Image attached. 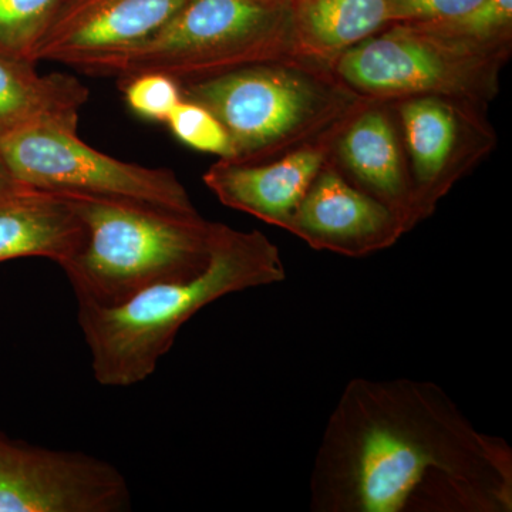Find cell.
I'll use <instances>...</instances> for the list:
<instances>
[{
  "label": "cell",
  "mask_w": 512,
  "mask_h": 512,
  "mask_svg": "<svg viewBox=\"0 0 512 512\" xmlns=\"http://www.w3.org/2000/svg\"><path fill=\"white\" fill-rule=\"evenodd\" d=\"M187 2L67 0L33 60L79 69L96 57L143 42L163 28Z\"/></svg>",
  "instance_id": "8fae6325"
},
{
  "label": "cell",
  "mask_w": 512,
  "mask_h": 512,
  "mask_svg": "<svg viewBox=\"0 0 512 512\" xmlns=\"http://www.w3.org/2000/svg\"><path fill=\"white\" fill-rule=\"evenodd\" d=\"M313 512H511L512 448L437 383L346 384L311 471Z\"/></svg>",
  "instance_id": "6da1fadb"
},
{
  "label": "cell",
  "mask_w": 512,
  "mask_h": 512,
  "mask_svg": "<svg viewBox=\"0 0 512 512\" xmlns=\"http://www.w3.org/2000/svg\"><path fill=\"white\" fill-rule=\"evenodd\" d=\"M119 83L127 106L144 119L165 123L183 100L180 83L165 74L143 73Z\"/></svg>",
  "instance_id": "ffe728a7"
},
{
  "label": "cell",
  "mask_w": 512,
  "mask_h": 512,
  "mask_svg": "<svg viewBox=\"0 0 512 512\" xmlns=\"http://www.w3.org/2000/svg\"><path fill=\"white\" fill-rule=\"evenodd\" d=\"M89 89L70 74H39L36 63L0 56V140L35 124L77 127Z\"/></svg>",
  "instance_id": "9a60e30c"
},
{
  "label": "cell",
  "mask_w": 512,
  "mask_h": 512,
  "mask_svg": "<svg viewBox=\"0 0 512 512\" xmlns=\"http://www.w3.org/2000/svg\"><path fill=\"white\" fill-rule=\"evenodd\" d=\"M285 231L316 251L363 258L393 247L409 228L399 212L349 181L330 157Z\"/></svg>",
  "instance_id": "30bf717a"
},
{
  "label": "cell",
  "mask_w": 512,
  "mask_h": 512,
  "mask_svg": "<svg viewBox=\"0 0 512 512\" xmlns=\"http://www.w3.org/2000/svg\"><path fill=\"white\" fill-rule=\"evenodd\" d=\"M483 0H389L392 23H437L460 18Z\"/></svg>",
  "instance_id": "44dd1931"
},
{
  "label": "cell",
  "mask_w": 512,
  "mask_h": 512,
  "mask_svg": "<svg viewBox=\"0 0 512 512\" xmlns=\"http://www.w3.org/2000/svg\"><path fill=\"white\" fill-rule=\"evenodd\" d=\"M511 45H487L430 23H392L333 63L349 87L375 101L447 97L478 107L497 96Z\"/></svg>",
  "instance_id": "8992f818"
},
{
  "label": "cell",
  "mask_w": 512,
  "mask_h": 512,
  "mask_svg": "<svg viewBox=\"0 0 512 512\" xmlns=\"http://www.w3.org/2000/svg\"><path fill=\"white\" fill-rule=\"evenodd\" d=\"M12 180L9 175L8 168H6L5 160H3L2 153H0V185L8 183Z\"/></svg>",
  "instance_id": "7402d4cb"
},
{
  "label": "cell",
  "mask_w": 512,
  "mask_h": 512,
  "mask_svg": "<svg viewBox=\"0 0 512 512\" xmlns=\"http://www.w3.org/2000/svg\"><path fill=\"white\" fill-rule=\"evenodd\" d=\"M299 56L291 0H188L143 42L77 70L119 82L161 73L184 84Z\"/></svg>",
  "instance_id": "5b68a950"
},
{
  "label": "cell",
  "mask_w": 512,
  "mask_h": 512,
  "mask_svg": "<svg viewBox=\"0 0 512 512\" xmlns=\"http://www.w3.org/2000/svg\"><path fill=\"white\" fill-rule=\"evenodd\" d=\"M171 133L185 146L215 154L222 160L232 157L231 141L220 120L201 104L190 100H181L167 121Z\"/></svg>",
  "instance_id": "ac0fdd59"
},
{
  "label": "cell",
  "mask_w": 512,
  "mask_h": 512,
  "mask_svg": "<svg viewBox=\"0 0 512 512\" xmlns=\"http://www.w3.org/2000/svg\"><path fill=\"white\" fill-rule=\"evenodd\" d=\"M430 25L474 42L511 45L512 0H483L460 18Z\"/></svg>",
  "instance_id": "d6986e66"
},
{
  "label": "cell",
  "mask_w": 512,
  "mask_h": 512,
  "mask_svg": "<svg viewBox=\"0 0 512 512\" xmlns=\"http://www.w3.org/2000/svg\"><path fill=\"white\" fill-rule=\"evenodd\" d=\"M184 100L210 110L227 131L235 163H268L345 127L372 99L332 66L309 57L239 67L180 84Z\"/></svg>",
  "instance_id": "3957f363"
},
{
  "label": "cell",
  "mask_w": 512,
  "mask_h": 512,
  "mask_svg": "<svg viewBox=\"0 0 512 512\" xmlns=\"http://www.w3.org/2000/svg\"><path fill=\"white\" fill-rule=\"evenodd\" d=\"M299 53L333 67L350 47L392 25L389 0H291Z\"/></svg>",
  "instance_id": "2e32d148"
},
{
  "label": "cell",
  "mask_w": 512,
  "mask_h": 512,
  "mask_svg": "<svg viewBox=\"0 0 512 512\" xmlns=\"http://www.w3.org/2000/svg\"><path fill=\"white\" fill-rule=\"evenodd\" d=\"M130 510V485L109 461L0 433V512Z\"/></svg>",
  "instance_id": "9c48e42d"
},
{
  "label": "cell",
  "mask_w": 512,
  "mask_h": 512,
  "mask_svg": "<svg viewBox=\"0 0 512 512\" xmlns=\"http://www.w3.org/2000/svg\"><path fill=\"white\" fill-rule=\"evenodd\" d=\"M281 251L261 231L215 224L210 262L194 278L163 282L117 306L79 303V326L101 386L130 387L156 372L181 328L218 299L281 284Z\"/></svg>",
  "instance_id": "7a4b0ae2"
},
{
  "label": "cell",
  "mask_w": 512,
  "mask_h": 512,
  "mask_svg": "<svg viewBox=\"0 0 512 512\" xmlns=\"http://www.w3.org/2000/svg\"><path fill=\"white\" fill-rule=\"evenodd\" d=\"M10 178L42 190L123 198L195 214L190 194L168 168H150L107 156L84 143L77 127L35 124L0 140Z\"/></svg>",
  "instance_id": "52a82bcc"
},
{
  "label": "cell",
  "mask_w": 512,
  "mask_h": 512,
  "mask_svg": "<svg viewBox=\"0 0 512 512\" xmlns=\"http://www.w3.org/2000/svg\"><path fill=\"white\" fill-rule=\"evenodd\" d=\"M84 224L82 248L63 266L77 302L121 305L163 282L194 278L210 262L215 224L123 198L63 192Z\"/></svg>",
  "instance_id": "277c9868"
},
{
  "label": "cell",
  "mask_w": 512,
  "mask_h": 512,
  "mask_svg": "<svg viewBox=\"0 0 512 512\" xmlns=\"http://www.w3.org/2000/svg\"><path fill=\"white\" fill-rule=\"evenodd\" d=\"M396 106L410 156V221L427 220L441 198L491 150L497 138L483 107L447 97L389 101Z\"/></svg>",
  "instance_id": "ba28073f"
},
{
  "label": "cell",
  "mask_w": 512,
  "mask_h": 512,
  "mask_svg": "<svg viewBox=\"0 0 512 512\" xmlns=\"http://www.w3.org/2000/svg\"><path fill=\"white\" fill-rule=\"evenodd\" d=\"M67 0H0V56L35 63L45 39Z\"/></svg>",
  "instance_id": "e0dca14e"
},
{
  "label": "cell",
  "mask_w": 512,
  "mask_h": 512,
  "mask_svg": "<svg viewBox=\"0 0 512 512\" xmlns=\"http://www.w3.org/2000/svg\"><path fill=\"white\" fill-rule=\"evenodd\" d=\"M84 224L63 192L10 180L0 185V264L46 258L63 268L82 248Z\"/></svg>",
  "instance_id": "4fadbf2b"
},
{
  "label": "cell",
  "mask_w": 512,
  "mask_h": 512,
  "mask_svg": "<svg viewBox=\"0 0 512 512\" xmlns=\"http://www.w3.org/2000/svg\"><path fill=\"white\" fill-rule=\"evenodd\" d=\"M332 161L349 181L399 212L412 231L409 167L389 103L373 101L346 124L333 147Z\"/></svg>",
  "instance_id": "5bb4252c"
},
{
  "label": "cell",
  "mask_w": 512,
  "mask_h": 512,
  "mask_svg": "<svg viewBox=\"0 0 512 512\" xmlns=\"http://www.w3.org/2000/svg\"><path fill=\"white\" fill-rule=\"evenodd\" d=\"M345 127L268 163H235L220 158L205 171L202 180L225 207L285 229L332 157L336 140Z\"/></svg>",
  "instance_id": "7c38bea8"
}]
</instances>
